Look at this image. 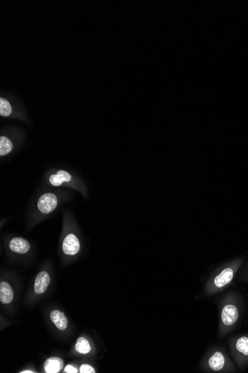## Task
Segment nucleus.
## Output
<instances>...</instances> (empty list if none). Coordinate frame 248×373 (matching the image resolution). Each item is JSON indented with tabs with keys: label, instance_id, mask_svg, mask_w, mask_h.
Returning <instances> with one entry per match:
<instances>
[{
	"label": "nucleus",
	"instance_id": "nucleus-1",
	"mask_svg": "<svg viewBox=\"0 0 248 373\" xmlns=\"http://www.w3.org/2000/svg\"><path fill=\"white\" fill-rule=\"evenodd\" d=\"M219 330L221 339L238 329L244 314V301L240 294L231 292L224 295L218 304Z\"/></svg>",
	"mask_w": 248,
	"mask_h": 373
},
{
	"label": "nucleus",
	"instance_id": "nucleus-2",
	"mask_svg": "<svg viewBox=\"0 0 248 373\" xmlns=\"http://www.w3.org/2000/svg\"><path fill=\"white\" fill-rule=\"evenodd\" d=\"M244 259L230 261L210 276L204 286V294L212 297L226 291L232 284L242 267Z\"/></svg>",
	"mask_w": 248,
	"mask_h": 373
},
{
	"label": "nucleus",
	"instance_id": "nucleus-3",
	"mask_svg": "<svg viewBox=\"0 0 248 373\" xmlns=\"http://www.w3.org/2000/svg\"><path fill=\"white\" fill-rule=\"evenodd\" d=\"M199 368L207 373H233L239 370L226 348L220 346L209 348L200 360Z\"/></svg>",
	"mask_w": 248,
	"mask_h": 373
},
{
	"label": "nucleus",
	"instance_id": "nucleus-4",
	"mask_svg": "<svg viewBox=\"0 0 248 373\" xmlns=\"http://www.w3.org/2000/svg\"><path fill=\"white\" fill-rule=\"evenodd\" d=\"M232 359L240 370L248 367V333L233 335L228 340Z\"/></svg>",
	"mask_w": 248,
	"mask_h": 373
},
{
	"label": "nucleus",
	"instance_id": "nucleus-5",
	"mask_svg": "<svg viewBox=\"0 0 248 373\" xmlns=\"http://www.w3.org/2000/svg\"><path fill=\"white\" fill-rule=\"evenodd\" d=\"M57 203L58 200L56 195L52 192H46L40 197L38 201V208L41 213L48 215L55 210Z\"/></svg>",
	"mask_w": 248,
	"mask_h": 373
},
{
	"label": "nucleus",
	"instance_id": "nucleus-6",
	"mask_svg": "<svg viewBox=\"0 0 248 373\" xmlns=\"http://www.w3.org/2000/svg\"><path fill=\"white\" fill-rule=\"evenodd\" d=\"M63 251L67 256H75L80 250V243L78 238L70 233L66 236L62 245Z\"/></svg>",
	"mask_w": 248,
	"mask_h": 373
},
{
	"label": "nucleus",
	"instance_id": "nucleus-7",
	"mask_svg": "<svg viewBox=\"0 0 248 373\" xmlns=\"http://www.w3.org/2000/svg\"><path fill=\"white\" fill-rule=\"evenodd\" d=\"M51 282L50 276L48 273L43 271L38 273L36 280L34 282V292L38 294L45 292Z\"/></svg>",
	"mask_w": 248,
	"mask_h": 373
},
{
	"label": "nucleus",
	"instance_id": "nucleus-8",
	"mask_svg": "<svg viewBox=\"0 0 248 373\" xmlns=\"http://www.w3.org/2000/svg\"><path fill=\"white\" fill-rule=\"evenodd\" d=\"M9 248L17 254L25 255L29 251L31 245L27 240L17 237L10 240Z\"/></svg>",
	"mask_w": 248,
	"mask_h": 373
},
{
	"label": "nucleus",
	"instance_id": "nucleus-9",
	"mask_svg": "<svg viewBox=\"0 0 248 373\" xmlns=\"http://www.w3.org/2000/svg\"><path fill=\"white\" fill-rule=\"evenodd\" d=\"M72 180V175L64 170H59L56 174L50 177V184L55 187L61 186L64 184L69 183Z\"/></svg>",
	"mask_w": 248,
	"mask_h": 373
},
{
	"label": "nucleus",
	"instance_id": "nucleus-10",
	"mask_svg": "<svg viewBox=\"0 0 248 373\" xmlns=\"http://www.w3.org/2000/svg\"><path fill=\"white\" fill-rule=\"evenodd\" d=\"M64 360L61 358L52 357L45 360L44 369L47 373H57L64 368Z\"/></svg>",
	"mask_w": 248,
	"mask_h": 373
},
{
	"label": "nucleus",
	"instance_id": "nucleus-11",
	"mask_svg": "<svg viewBox=\"0 0 248 373\" xmlns=\"http://www.w3.org/2000/svg\"><path fill=\"white\" fill-rule=\"evenodd\" d=\"M14 293L13 288L6 282L0 283V302L3 304H9L13 302Z\"/></svg>",
	"mask_w": 248,
	"mask_h": 373
},
{
	"label": "nucleus",
	"instance_id": "nucleus-12",
	"mask_svg": "<svg viewBox=\"0 0 248 373\" xmlns=\"http://www.w3.org/2000/svg\"><path fill=\"white\" fill-rule=\"evenodd\" d=\"M50 318L59 330L64 331L66 330L68 320L63 312L54 310L51 312Z\"/></svg>",
	"mask_w": 248,
	"mask_h": 373
},
{
	"label": "nucleus",
	"instance_id": "nucleus-13",
	"mask_svg": "<svg viewBox=\"0 0 248 373\" xmlns=\"http://www.w3.org/2000/svg\"><path fill=\"white\" fill-rule=\"evenodd\" d=\"M75 351L80 354H88L90 353L91 346L84 337H80V338L78 339L75 344Z\"/></svg>",
	"mask_w": 248,
	"mask_h": 373
},
{
	"label": "nucleus",
	"instance_id": "nucleus-14",
	"mask_svg": "<svg viewBox=\"0 0 248 373\" xmlns=\"http://www.w3.org/2000/svg\"><path fill=\"white\" fill-rule=\"evenodd\" d=\"M13 149V144L6 137H0V155L6 156Z\"/></svg>",
	"mask_w": 248,
	"mask_h": 373
},
{
	"label": "nucleus",
	"instance_id": "nucleus-15",
	"mask_svg": "<svg viewBox=\"0 0 248 373\" xmlns=\"http://www.w3.org/2000/svg\"><path fill=\"white\" fill-rule=\"evenodd\" d=\"M13 112L10 104L5 99H0V116L7 117Z\"/></svg>",
	"mask_w": 248,
	"mask_h": 373
},
{
	"label": "nucleus",
	"instance_id": "nucleus-16",
	"mask_svg": "<svg viewBox=\"0 0 248 373\" xmlns=\"http://www.w3.org/2000/svg\"><path fill=\"white\" fill-rule=\"evenodd\" d=\"M240 273L239 276L240 280L243 283H248V264L244 268H241L240 270Z\"/></svg>",
	"mask_w": 248,
	"mask_h": 373
},
{
	"label": "nucleus",
	"instance_id": "nucleus-17",
	"mask_svg": "<svg viewBox=\"0 0 248 373\" xmlns=\"http://www.w3.org/2000/svg\"><path fill=\"white\" fill-rule=\"evenodd\" d=\"M80 373H94L96 372V370H94V369L89 365H82L80 368Z\"/></svg>",
	"mask_w": 248,
	"mask_h": 373
},
{
	"label": "nucleus",
	"instance_id": "nucleus-18",
	"mask_svg": "<svg viewBox=\"0 0 248 373\" xmlns=\"http://www.w3.org/2000/svg\"><path fill=\"white\" fill-rule=\"evenodd\" d=\"M64 371L67 373H77L78 369L72 365H68L65 367Z\"/></svg>",
	"mask_w": 248,
	"mask_h": 373
},
{
	"label": "nucleus",
	"instance_id": "nucleus-19",
	"mask_svg": "<svg viewBox=\"0 0 248 373\" xmlns=\"http://www.w3.org/2000/svg\"><path fill=\"white\" fill-rule=\"evenodd\" d=\"M21 373H33L34 372L33 371H31V370H26V371H22V372H20Z\"/></svg>",
	"mask_w": 248,
	"mask_h": 373
}]
</instances>
